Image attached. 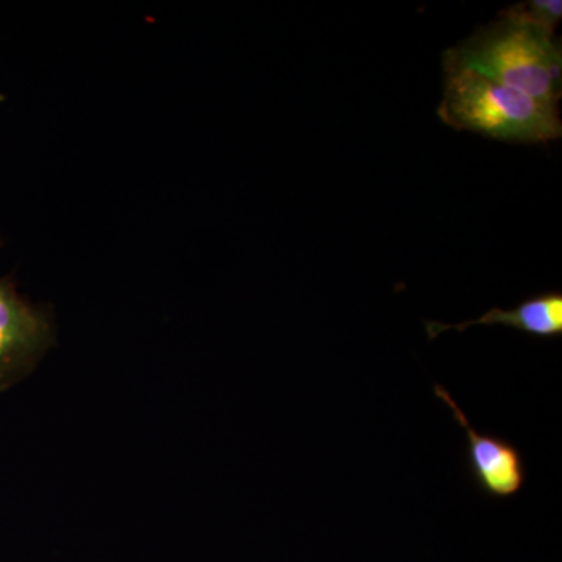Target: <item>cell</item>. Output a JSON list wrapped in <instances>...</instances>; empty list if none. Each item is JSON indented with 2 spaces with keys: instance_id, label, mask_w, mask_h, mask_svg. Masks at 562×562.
<instances>
[{
  "instance_id": "obj_1",
  "label": "cell",
  "mask_w": 562,
  "mask_h": 562,
  "mask_svg": "<svg viewBox=\"0 0 562 562\" xmlns=\"http://www.w3.org/2000/svg\"><path fill=\"white\" fill-rule=\"evenodd\" d=\"M471 69L538 101L558 103L562 91L560 36L509 14L443 52V70Z\"/></svg>"
},
{
  "instance_id": "obj_2",
  "label": "cell",
  "mask_w": 562,
  "mask_h": 562,
  "mask_svg": "<svg viewBox=\"0 0 562 562\" xmlns=\"http://www.w3.org/2000/svg\"><path fill=\"white\" fill-rule=\"evenodd\" d=\"M438 116L454 131L505 143L546 144L562 136L558 103L538 101L471 69L446 72Z\"/></svg>"
},
{
  "instance_id": "obj_3",
  "label": "cell",
  "mask_w": 562,
  "mask_h": 562,
  "mask_svg": "<svg viewBox=\"0 0 562 562\" xmlns=\"http://www.w3.org/2000/svg\"><path fill=\"white\" fill-rule=\"evenodd\" d=\"M54 342L50 308L22 297L11 277L0 279V392L25 379Z\"/></svg>"
},
{
  "instance_id": "obj_4",
  "label": "cell",
  "mask_w": 562,
  "mask_h": 562,
  "mask_svg": "<svg viewBox=\"0 0 562 562\" xmlns=\"http://www.w3.org/2000/svg\"><path fill=\"white\" fill-rule=\"evenodd\" d=\"M435 395L449 406L453 419L465 432V461L476 490L494 501L516 497L527 483V462L519 447L498 436L476 431L442 384H435Z\"/></svg>"
},
{
  "instance_id": "obj_5",
  "label": "cell",
  "mask_w": 562,
  "mask_h": 562,
  "mask_svg": "<svg viewBox=\"0 0 562 562\" xmlns=\"http://www.w3.org/2000/svg\"><path fill=\"white\" fill-rule=\"evenodd\" d=\"M424 325L428 341L438 338L443 331L462 333L475 325H502V327L522 331L532 338L557 339L562 336V294L560 291L539 292L525 299L516 308H491L479 319L465 321L461 324L425 321Z\"/></svg>"
},
{
  "instance_id": "obj_6",
  "label": "cell",
  "mask_w": 562,
  "mask_h": 562,
  "mask_svg": "<svg viewBox=\"0 0 562 562\" xmlns=\"http://www.w3.org/2000/svg\"><path fill=\"white\" fill-rule=\"evenodd\" d=\"M503 13L530 22L557 35L558 24L562 20V2L561 0H527L509 7L508 10H503Z\"/></svg>"
}]
</instances>
